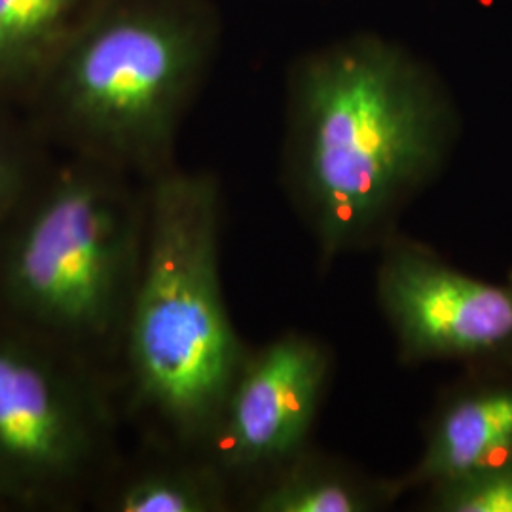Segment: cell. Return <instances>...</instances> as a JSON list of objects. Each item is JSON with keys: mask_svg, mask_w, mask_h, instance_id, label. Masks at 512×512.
Here are the masks:
<instances>
[{"mask_svg": "<svg viewBox=\"0 0 512 512\" xmlns=\"http://www.w3.org/2000/svg\"><path fill=\"white\" fill-rule=\"evenodd\" d=\"M14 110L0 105V239L50 164L27 114L19 120Z\"/></svg>", "mask_w": 512, "mask_h": 512, "instance_id": "12", "label": "cell"}, {"mask_svg": "<svg viewBox=\"0 0 512 512\" xmlns=\"http://www.w3.org/2000/svg\"><path fill=\"white\" fill-rule=\"evenodd\" d=\"M220 38L213 0H97L23 112L46 145L147 183L177 165Z\"/></svg>", "mask_w": 512, "mask_h": 512, "instance_id": "3", "label": "cell"}, {"mask_svg": "<svg viewBox=\"0 0 512 512\" xmlns=\"http://www.w3.org/2000/svg\"><path fill=\"white\" fill-rule=\"evenodd\" d=\"M380 247L376 296L406 363L511 365L512 285L465 274L397 234Z\"/></svg>", "mask_w": 512, "mask_h": 512, "instance_id": "6", "label": "cell"}, {"mask_svg": "<svg viewBox=\"0 0 512 512\" xmlns=\"http://www.w3.org/2000/svg\"><path fill=\"white\" fill-rule=\"evenodd\" d=\"M234 486L202 452L143 440L122 454L93 497L99 512H224L234 505Z\"/></svg>", "mask_w": 512, "mask_h": 512, "instance_id": "9", "label": "cell"}, {"mask_svg": "<svg viewBox=\"0 0 512 512\" xmlns=\"http://www.w3.org/2000/svg\"><path fill=\"white\" fill-rule=\"evenodd\" d=\"M147 224V183L50 162L0 239V315L116 382Z\"/></svg>", "mask_w": 512, "mask_h": 512, "instance_id": "4", "label": "cell"}, {"mask_svg": "<svg viewBox=\"0 0 512 512\" xmlns=\"http://www.w3.org/2000/svg\"><path fill=\"white\" fill-rule=\"evenodd\" d=\"M97 0H0V105L25 109Z\"/></svg>", "mask_w": 512, "mask_h": 512, "instance_id": "10", "label": "cell"}, {"mask_svg": "<svg viewBox=\"0 0 512 512\" xmlns=\"http://www.w3.org/2000/svg\"><path fill=\"white\" fill-rule=\"evenodd\" d=\"M285 110V181L325 262L393 236L448 164L461 126L437 69L366 31L296 57Z\"/></svg>", "mask_w": 512, "mask_h": 512, "instance_id": "1", "label": "cell"}, {"mask_svg": "<svg viewBox=\"0 0 512 512\" xmlns=\"http://www.w3.org/2000/svg\"><path fill=\"white\" fill-rule=\"evenodd\" d=\"M403 492V480H372L302 452L258 482L245 505L255 512H370L384 509Z\"/></svg>", "mask_w": 512, "mask_h": 512, "instance_id": "11", "label": "cell"}, {"mask_svg": "<svg viewBox=\"0 0 512 512\" xmlns=\"http://www.w3.org/2000/svg\"><path fill=\"white\" fill-rule=\"evenodd\" d=\"M124 421L110 376L0 315V511L90 509Z\"/></svg>", "mask_w": 512, "mask_h": 512, "instance_id": "5", "label": "cell"}, {"mask_svg": "<svg viewBox=\"0 0 512 512\" xmlns=\"http://www.w3.org/2000/svg\"><path fill=\"white\" fill-rule=\"evenodd\" d=\"M329 374V351L304 334L247 353L200 452L234 490L255 488L306 452Z\"/></svg>", "mask_w": 512, "mask_h": 512, "instance_id": "7", "label": "cell"}, {"mask_svg": "<svg viewBox=\"0 0 512 512\" xmlns=\"http://www.w3.org/2000/svg\"><path fill=\"white\" fill-rule=\"evenodd\" d=\"M145 255L116 387L143 440L200 452L247 357L220 279L222 196L177 165L147 181Z\"/></svg>", "mask_w": 512, "mask_h": 512, "instance_id": "2", "label": "cell"}, {"mask_svg": "<svg viewBox=\"0 0 512 512\" xmlns=\"http://www.w3.org/2000/svg\"><path fill=\"white\" fill-rule=\"evenodd\" d=\"M437 512H512V461L488 465L427 488Z\"/></svg>", "mask_w": 512, "mask_h": 512, "instance_id": "13", "label": "cell"}, {"mask_svg": "<svg viewBox=\"0 0 512 512\" xmlns=\"http://www.w3.org/2000/svg\"><path fill=\"white\" fill-rule=\"evenodd\" d=\"M503 461H512V363L471 366L469 376L440 399L404 490Z\"/></svg>", "mask_w": 512, "mask_h": 512, "instance_id": "8", "label": "cell"}]
</instances>
